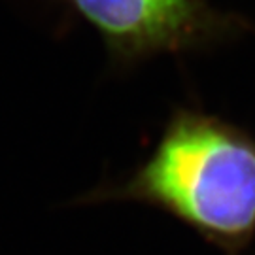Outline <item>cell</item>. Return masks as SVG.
<instances>
[{
    "label": "cell",
    "mask_w": 255,
    "mask_h": 255,
    "mask_svg": "<svg viewBox=\"0 0 255 255\" xmlns=\"http://www.w3.org/2000/svg\"><path fill=\"white\" fill-rule=\"evenodd\" d=\"M146 204L191 229L223 255L255 242V136L201 108H174L144 163L82 202Z\"/></svg>",
    "instance_id": "6da1fadb"
},
{
    "label": "cell",
    "mask_w": 255,
    "mask_h": 255,
    "mask_svg": "<svg viewBox=\"0 0 255 255\" xmlns=\"http://www.w3.org/2000/svg\"><path fill=\"white\" fill-rule=\"evenodd\" d=\"M99 32L110 63L130 68L157 55H183L227 42L250 25L208 0H61Z\"/></svg>",
    "instance_id": "7a4b0ae2"
}]
</instances>
